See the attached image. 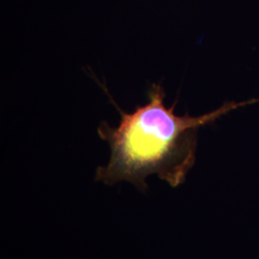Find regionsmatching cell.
I'll list each match as a JSON object with an SVG mask.
<instances>
[{
    "label": "cell",
    "mask_w": 259,
    "mask_h": 259,
    "mask_svg": "<svg viewBox=\"0 0 259 259\" xmlns=\"http://www.w3.org/2000/svg\"><path fill=\"white\" fill-rule=\"evenodd\" d=\"M165 92L160 83H152L148 102L132 112L122 111L118 126L102 121L97 129L100 139L111 149L109 162L96 169L95 181L113 185L121 182L146 191V179L156 175L176 187L185 182L196 158L198 130L231 111L259 103V98L225 103L220 108L200 116L177 115L176 102L164 103Z\"/></svg>",
    "instance_id": "6da1fadb"
}]
</instances>
